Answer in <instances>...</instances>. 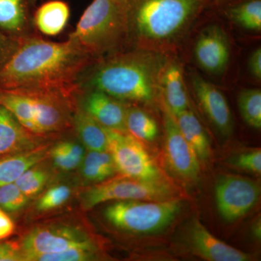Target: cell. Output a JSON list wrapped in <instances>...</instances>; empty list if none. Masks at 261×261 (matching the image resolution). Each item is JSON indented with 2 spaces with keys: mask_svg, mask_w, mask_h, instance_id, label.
<instances>
[{
  "mask_svg": "<svg viewBox=\"0 0 261 261\" xmlns=\"http://www.w3.org/2000/svg\"><path fill=\"white\" fill-rule=\"evenodd\" d=\"M95 59L71 38L55 42L35 34L19 41L0 68V92H50L72 95Z\"/></svg>",
  "mask_w": 261,
  "mask_h": 261,
  "instance_id": "6da1fadb",
  "label": "cell"
},
{
  "mask_svg": "<svg viewBox=\"0 0 261 261\" xmlns=\"http://www.w3.org/2000/svg\"><path fill=\"white\" fill-rule=\"evenodd\" d=\"M167 63L159 51H121L96 61L91 72L82 75L80 87L85 85L118 100L150 102L161 91V75Z\"/></svg>",
  "mask_w": 261,
  "mask_h": 261,
  "instance_id": "7a4b0ae2",
  "label": "cell"
},
{
  "mask_svg": "<svg viewBox=\"0 0 261 261\" xmlns=\"http://www.w3.org/2000/svg\"><path fill=\"white\" fill-rule=\"evenodd\" d=\"M130 40L163 53L177 45L210 0H128Z\"/></svg>",
  "mask_w": 261,
  "mask_h": 261,
  "instance_id": "3957f363",
  "label": "cell"
},
{
  "mask_svg": "<svg viewBox=\"0 0 261 261\" xmlns=\"http://www.w3.org/2000/svg\"><path fill=\"white\" fill-rule=\"evenodd\" d=\"M69 37L97 61L123 51L130 41L128 0H93Z\"/></svg>",
  "mask_w": 261,
  "mask_h": 261,
  "instance_id": "277c9868",
  "label": "cell"
},
{
  "mask_svg": "<svg viewBox=\"0 0 261 261\" xmlns=\"http://www.w3.org/2000/svg\"><path fill=\"white\" fill-rule=\"evenodd\" d=\"M181 207V200L173 197L163 200H123L108 206L104 214L117 228L130 232L149 233L168 226Z\"/></svg>",
  "mask_w": 261,
  "mask_h": 261,
  "instance_id": "5b68a950",
  "label": "cell"
},
{
  "mask_svg": "<svg viewBox=\"0 0 261 261\" xmlns=\"http://www.w3.org/2000/svg\"><path fill=\"white\" fill-rule=\"evenodd\" d=\"M108 152L116 171L126 177L147 181H159V169L140 140L128 132L108 129Z\"/></svg>",
  "mask_w": 261,
  "mask_h": 261,
  "instance_id": "8992f818",
  "label": "cell"
},
{
  "mask_svg": "<svg viewBox=\"0 0 261 261\" xmlns=\"http://www.w3.org/2000/svg\"><path fill=\"white\" fill-rule=\"evenodd\" d=\"M171 198V188L159 181L126 177L112 180L89 189L83 195V205L89 209L110 200H163Z\"/></svg>",
  "mask_w": 261,
  "mask_h": 261,
  "instance_id": "52a82bcc",
  "label": "cell"
},
{
  "mask_svg": "<svg viewBox=\"0 0 261 261\" xmlns=\"http://www.w3.org/2000/svg\"><path fill=\"white\" fill-rule=\"evenodd\" d=\"M215 195L221 217L226 221H233L245 216L257 203L260 187L250 178L224 175L216 182Z\"/></svg>",
  "mask_w": 261,
  "mask_h": 261,
  "instance_id": "ba28073f",
  "label": "cell"
},
{
  "mask_svg": "<svg viewBox=\"0 0 261 261\" xmlns=\"http://www.w3.org/2000/svg\"><path fill=\"white\" fill-rule=\"evenodd\" d=\"M96 250L92 240L82 230L70 226L37 228L28 233L22 243L23 255L55 253L70 249Z\"/></svg>",
  "mask_w": 261,
  "mask_h": 261,
  "instance_id": "9c48e42d",
  "label": "cell"
},
{
  "mask_svg": "<svg viewBox=\"0 0 261 261\" xmlns=\"http://www.w3.org/2000/svg\"><path fill=\"white\" fill-rule=\"evenodd\" d=\"M166 158L175 174L187 181H195L200 172V159L185 140L174 116L166 106L164 111Z\"/></svg>",
  "mask_w": 261,
  "mask_h": 261,
  "instance_id": "30bf717a",
  "label": "cell"
},
{
  "mask_svg": "<svg viewBox=\"0 0 261 261\" xmlns=\"http://www.w3.org/2000/svg\"><path fill=\"white\" fill-rule=\"evenodd\" d=\"M196 61L208 73H221L227 66L230 45L227 36L217 25H211L201 32L195 47Z\"/></svg>",
  "mask_w": 261,
  "mask_h": 261,
  "instance_id": "8fae6325",
  "label": "cell"
},
{
  "mask_svg": "<svg viewBox=\"0 0 261 261\" xmlns=\"http://www.w3.org/2000/svg\"><path fill=\"white\" fill-rule=\"evenodd\" d=\"M192 84L197 101L211 123L223 135H229L232 130V116L224 94L197 74L192 75Z\"/></svg>",
  "mask_w": 261,
  "mask_h": 261,
  "instance_id": "7c38bea8",
  "label": "cell"
},
{
  "mask_svg": "<svg viewBox=\"0 0 261 261\" xmlns=\"http://www.w3.org/2000/svg\"><path fill=\"white\" fill-rule=\"evenodd\" d=\"M192 252L210 261H247L251 257L215 237L198 220L192 223L189 233Z\"/></svg>",
  "mask_w": 261,
  "mask_h": 261,
  "instance_id": "4fadbf2b",
  "label": "cell"
},
{
  "mask_svg": "<svg viewBox=\"0 0 261 261\" xmlns=\"http://www.w3.org/2000/svg\"><path fill=\"white\" fill-rule=\"evenodd\" d=\"M38 0H0V32L19 42L34 34L33 13Z\"/></svg>",
  "mask_w": 261,
  "mask_h": 261,
  "instance_id": "5bb4252c",
  "label": "cell"
},
{
  "mask_svg": "<svg viewBox=\"0 0 261 261\" xmlns=\"http://www.w3.org/2000/svg\"><path fill=\"white\" fill-rule=\"evenodd\" d=\"M83 109L105 128L127 132L126 108L109 94L91 89L84 99Z\"/></svg>",
  "mask_w": 261,
  "mask_h": 261,
  "instance_id": "9a60e30c",
  "label": "cell"
},
{
  "mask_svg": "<svg viewBox=\"0 0 261 261\" xmlns=\"http://www.w3.org/2000/svg\"><path fill=\"white\" fill-rule=\"evenodd\" d=\"M23 94H29L32 98L34 122L38 135L56 132L65 126L66 118L61 100L68 96L50 92Z\"/></svg>",
  "mask_w": 261,
  "mask_h": 261,
  "instance_id": "2e32d148",
  "label": "cell"
},
{
  "mask_svg": "<svg viewBox=\"0 0 261 261\" xmlns=\"http://www.w3.org/2000/svg\"><path fill=\"white\" fill-rule=\"evenodd\" d=\"M70 15V7L66 2L49 0L34 10L33 24L44 35L56 37L64 31Z\"/></svg>",
  "mask_w": 261,
  "mask_h": 261,
  "instance_id": "e0dca14e",
  "label": "cell"
},
{
  "mask_svg": "<svg viewBox=\"0 0 261 261\" xmlns=\"http://www.w3.org/2000/svg\"><path fill=\"white\" fill-rule=\"evenodd\" d=\"M161 92L166 106L173 116L189 109L188 96L181 68L176 63L168 62L161 79Z\"/></svg>",
  "mask_w": 261,
  "mask_h": 261,
  "instance_id": "ac0fdd59",
  "label": "cell"
},
{
  "mask_svg": "<svg viewBox=\"0 0 261 261\" xmlns=\"http://www.w3.org/2000/svg\"><path fill=\"white\" fill-rule=\"evenodd\" d=\"M30 134L0 105V155L33 149L35 144Z\"/></svg>",
  "mask_w": 261,
  "mask_h": 261,
  "instance_id": "d6986e66",
  "label": "cell"
},
{
  "mask_svg": "<svg viewBox=\"0 0 261 261\" xmlns=\"http://www.w3.org/2000/svg\"><path fill=\"white\" fill-rule=\"evenodd\" d=\"M47 149H31L0 159V187L14 183L25 171L45 159Z\"/></svg>",
  "mask_w": 261,
  "mask_h": 261,
  "instance_id": "ffe728a7",
  "label": "cell"
},
{
  "mask_svg": "<svg viewBox=\"0 0 261 261\" xmlns=\"http://www.w3.org/2000/svg\"><path fill=\"white\" fill-rule=\"evenodd\" d=\"M173 116L182 135L195 151L197 157L201 161H206L211 154L210 142L195 113L187 109Z\"/></svg>",
  "mask_w": 261,
  "mask_h": 261,
  "instance_id": "44dd1931",
  "label": "cell"
},
{
  "mask_svg": "<svg viewBox=\"0 0 261 261\" xmlns=\"http://www.w3.org/2000/svg\"><path fill=\"white\" fill-rule=\"evenodd\" d=\"M74 125L81 140L89 151H108L107 132L105 127L84 109L74 116Z\"/></svg>",
  "mask_w": 261,
  "mask_h": 261,
  "instance_id": "7402d4cb",
  "label": "cell"
},
{
  "mask_svg": "<svg viewBox=\"0 0 261 261\" xmlns=\"http://www.w3.org/2000/svg\"><path fill=\"white\" fill-rule=\"evenodd\" d=\"M0 105L6 108L29 133L38 135L30 95L20 92H0Z\"/></svg>",
  "mask_w": 261,
  "mask_h": 261,
  "instance_id": "603a6c76",
  "label": "cell"
},
{
  "mask_svg": "<svg viewBox=\"0 0 261 261\" xmlns=\"http://www.w3.org/2000/svg\"><path fill=\"white\" fill-rule=\"evenodd\" d=\"M126 127L127 132L140 141L152 142L159 134L154 118L140 108H126Z\"/></svg>",
  "mask_w": 261,
  "mask_h": 261,
  "instance_id": "cb8c5ba5",
  "label": "cell"
},
{
  "mask_svg": "<svg viewBox=\"0 0 261 261\" xmlns=\"http://www.w3.org/2000/svg\"><path fill=\"white\" fill-rule=\"evenodd\" d=\"M228 14L235 23L247 30L260 32L261 0H247L228 10Z\"/></svg>",
  "mask_w": 261,
  "mask_h": 261,
  "instance_id": "d4e9b609",
  "label": "cell"
},
{
  "mask_svg": "<svg viewBox=\"0 0 261 261\" xmlns=\"http://www.w3.org/2000/svg\"><path fill=\"white\" fill-rule=\"evenodd\" d=\"M240 114L249 126L261 128V91L258 89H244L238 96Z\"/></svg>",
  "mask_w": 261,
  "mask_h": 261,
  "instance_id": "484cf974",
  "label": "cell"
},
{
  "mask_svg": "<svg viewBox=\"0 0 261 261\" xmlns=\"http://www.w3.org/2000/svg\"><path fill=\"white\" fill-rule=\"evenodd\" d=\"M49 178L47 171L34 166L25 171L15 184L24 195L28 197H33L42 191Z\"/></svg>",
  "mask_w": 261,
  "mask_h": 261,
  "instance_id": "4316f807",
  "label": "cell"
},
{
  "mask_svg": "<svg viewBox=\"0 0 261 261\" xmlns=\"http://www.w3.org/2000/svg\"><path fill=\"white\" fill-rule=\"evenodd\" d=\"M23 255V254H22ZM25 261H87L96 258V250L75 248L55 253L23 255Z\"/></svg>",
  "mask_w": 261,
  "mask_h": 261,
  "instance_id": "83f0119b",
  "label": "cell"
},
{
  "mask_svg": "<svg viewBox=\"0 0 261 261\" xmlns=\"http://www.w3.org/2000/svg\"><path fill=\"white\" fill-rule=\"evenodd\" d=\"M28 198L15 182L0 187V207L5 211L20 210L27 203Z\"/></svg>",
  "mask_w": 261,
  "mask_h": 261,
  "instance_id": "f1b7e54d",
  "label": "cell"
},
{
  "mask_svg": "<svg viewBox=\"0 0 261 261\" xmlns=\"http://www.w3.org/2000/svg\"><path fill=\"white\" fill-rule=\"evenodd\" d=\"M70 196L69 187L60 185L48 190L38 202V210L47 211L56 208L65 203Z\"/></svg>",
  "mask_w": 261,
  "mask_h": 261,
  "instance_id": "f546056e",
  "label": "cell"
},
{
  "mask_svg": "<svg viewBox=\"0 0 261 261\" xmlns=\"http://www.w3.org/2000/svg\"><path fill=\"white\" fill-rule=\"evenodd\" d=\"M233 164L234 166L260 175L261 173V149H255L253 150L248 151L239 154L233 160Z\"/></svg>",
  "mask_w": 261,
  "mask_h": 261,
  "instance_id": "4dcf8cb0",
  "label": "cell"
},
{
  "mask_svg": "<svg viewBox=\"0 0 261 261\" xmlns=\"http://www.w3.org/2000/svg\"><path fill=\"white\" fill-rule=\"evenodd\" d=\"M53 162L57 167L63 171H70L75 169L82 164V160L76 159L65 152L58 145L55 146L50 151Z\"/></svg>",
  "mask_w": 261,
  "mask_h": 261,
  "instance_id": "1f68e13d",
  "label": "cell"
},
{
  "mask_svg": "<svg viewBox=\"0 0 261 261\" xmlns=\"http://www.w3.org/2000/svg\"><path fill=\"white\" fill-rule=\"evenodd\" d=\"M81 171L84 178L92 181H103L116 172L93 164H82Z\"/></svg>",
  "mask_w": 261,
  "mask_h": 261,
  "instance_id": "d6a6232c",
  "label": "cell"
},
{
  "mask_svg": "<svg viewBox=\"0 0 261 261\" xmlns=\"http://www.w3.org/2000/svg\"><path fill=\"white\" fill-rule=\"evenodd\" d=\"M18 42L0 32V68L14 53Z\"/></svg>",
  "mask_w": 261,
  "mask_h": 261,
  "instance_id": "836d02e7",
  "label": "cell"
},
{
  "mask_svg": "<svg viewBox=\"0 0 261 261\" xmlns=\"http://www.w3.org/2000/svg\"><path fill=\"white\" fill-rule=\"evenodd\" d=\"M23 260L21 251L13 244H0V261Z\"/></svg>",
  "mask_w": 261,
  "mask_h": 261,
  "instance_id": "e575fe53",
  "label": "cell"
},
{
  "mask_svg": "<svg viewBox=\"0 0 261 261\" xmlns=\"http://www.w3.org/2000/svg\"><path fill=\"white\" fill-rule=\"evenodd\" d=\"M248 68L250 74L257 81L261 80V49L257 48L250 55L248 61Z\"/></svg>",
  "mask_w": 261,
  "mask_h": 261,
  "instance_id": "d590c367",
  "label": "cell"
},
{
  "mask_svg": "<svg viewBox=\"0 0 261 261\" xmlns=\"http://www.w3.org/2000/svg\"><path fill=\"white\" fill-rule=\"evenodd\" d=\"M14 231V224L9 216L0 210V240L9 237Z\"/></svg>",
  "mask_w": 261,
  "mask_h": 261,
  "instance_id": "8d00e7d4",
  "label": "cell"
},
{
  "mask_svg": "<svg viewBox=\"0 0 261 261\" xmlns=\"http://www.w3.org/2000/svg\"><path fill=\"white\" fill-rule=\"evenodd\" d=\"M58 145L65 152L69 153L70 155L83 161L85 154H84V148L82 146L72 142H60Z\"/></svg>",
  "mask_w": 261,
  "mask_h": 261,
  "instance_id": "74e56055",
  "label": "cell"
},
{
  "mask_svg": "<svg viewBox=\"0 0 261 261\" xmlns=\"http://www.w3.org/2000/svg\"><path fill=\"white\" fill-rule=\"evenodd\" d=\"M252 234L257 240H260L261 238V224L260 219L257 220L255 224L252 226Z\"/></svg>",
  "mask_w": 261,
  "mask_h": 261,
  "instance_id": "f35d334b",
  "label": "cell"
}]
</instances>
